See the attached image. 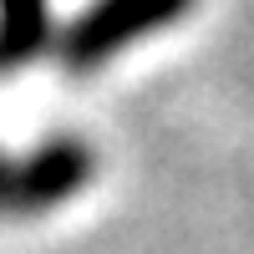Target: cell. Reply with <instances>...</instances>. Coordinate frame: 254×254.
<instances>
[{
    "mask_svg": "<svg viewBox=\"0 0 254 254\" xmlns=\"http://www.w3.org/2000/svg\"><path fill=\"white\" fill-rule=\"evenodd\" d=\"M188 5L193 0H97L66 31V66H76V71L102 66L127 41H137V36L158 31V26H173Z\"/></svg>",
    "mask_w": 254,
    "mask_h": 254,
    "instance_id": "1",
    "label": "cell"
},
{
    "mask_svg": "<svg viewBox=\"0 0 254 254\" xmlns=\"http://www.w3.org/2000/svg\"><path fill=\"white\" fill-rule=\"evenodd\" d=\"M46 0H0V66H15L46 41Z\"/></svg>",
    "mask_w": 254,
    "mask_h": 254,
    "instance_id": "3",
    "label": "cell"
},
{
    "mask_svg": "<svg viewBox=\"0 0 254 254\" xmlns=\"http://www.w3.org/2000/svg\"><path fill=\"white\" fill-rule=\"evenodd\" d=\"M92 178V153L81 142L56 137L26 163L0 158V214H41L61 198H71Z\"/></svg>",
    "mask_w": 254,
    "mask_h": 254,
    "instance_id": "2",
    "label": "cell"
}]
</instances>
